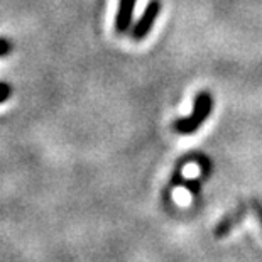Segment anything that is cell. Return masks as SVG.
I'll list each match as a JSON object with an SVG mask.
<instances>
[{
  "mask_svg": "<svg viewBox=\"0 0 262 262\" xmlns=\"http://www.w3.org/2000/svg\"><path fill=\"white\" fill-rule=\"evenodd\" d=\"M10 97H12V86L5 81H0V103H4Z\"/></svg>",
  "mask_w": 262,
  "mask_h": 262,
  "instance_id": "5",
  "label": "cell"
},
{
  "mask_svg": "<svg viewBox=\"0 0 262 262\" xmlns=\"http://www.w3.org/2000/svg\"><path fill=\"white\" fill-rule=\"evenodd\" d=\"M250 206H252V210H254V213L257 215V219L260 222V225H262V205L257 202V200H254L252 203H250Z\"/></svg>",
  "mask_w": 262,
  "mask_h": 262,
  "instance_id": "7",
  "label": "cell"
},
{
  "mask_svg": "<svg viewBox=\"0 0 262 262\" xmlns=\"http://www.w3.org/2000/svg\"><path fill=\"white\" fill-rule=\"evenodd\" d=\"M249 208L245 205H241L238 206L237 210H233L232 213H228L225 219H222L220 220V224L216 225V228H215V237L216 238H222V237H225V235H228V233L232 232V228L235 227V225H238L241 222L245 219V215L249 213L247 211Z\"/></svg>",
  "mask_w": 262,
  "mask_h": 262,
  "instance_id": "4",
  "label": "cell"
},
{
  "mask_svg": "<svg viewBox=\"0 0 262 262\" xmlns=\"http://www.w3.org/2000/svg\"><path fill=\"white\" fill-rule=\"evenodd\" d=\"M161 9H163V4H161V0H150L147 4V7L144 9L142 15L139 17V20L134 24L132 31H130V36L134 41H144L147 36L150 29H152L156 19L159 17L161 14Z\"/></svg>",
  "mask_w": 262,
  "mask_h": 262,
  "instance_id": "2",
  "label": "cell"
},
{
  "mask_svg": "<svg viewBox=\"0 0 262 262\" xmlns=\"http://www.w3.org/2000/svg\"><path fill=\"white\" fill-rule=\"evenodd\" d=\"M211 110H213V97L208 92H200L196 97H194V103H193V110L188 117H183V119H178L172 127L178 134H183V136H189V134H194L200 127H202L206 119L210 117Z\"/></svg>",
  "mask_w": 262,
  "mask_h": 262,
  "instance_id": "1",
  "label": "cell"
},
{
  "mask_svg": "<svg viewBox=\"0 0 262 262\" xmlns=\"http://www.w3.org/2000/svg\"><path fill=\"white\" fill-rule=\"evenodd\" d=\"M10 51H12V42L5 37H0V58L7 56Z\"/></svg>",
  "mask_w": 262,
  "mask_h": 262,
  "instance_id": "6",
  "label": "cell"
},
{
  "mask_svg": "<svg viewBox=\"0 0 262 262\" xmlns=\"http://www.w3.org/2000/svg\"><path fill=\"white\" fill-rule=\"evenodd\" d=\"M137 0H120L119 9H117L115 15V29L117 32L124 34L130 29L132 26V17H134V10H136Z\"/></svg>",
  "mask_w": 262,
  "mask_h": 262,
  "instance_id": "3",
  "label": "cell"
}]
</instances>
